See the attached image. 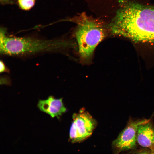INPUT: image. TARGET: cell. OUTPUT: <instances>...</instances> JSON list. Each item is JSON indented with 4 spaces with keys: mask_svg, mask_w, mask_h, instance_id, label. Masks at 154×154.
Here are the masks:
<instances>
[{
    "mask_svg": "<svg viewBox=\"0 0 154 154\" xmlns=\"http://www.w3.org/2000/svg\"><path fill=\"white\" fill-rule=\"evenodd\" d=\"M119 3L110 24L112 33L134 41L154 43V7L129 0H120Z\"/></svg>",
    "mask_w": 154,
    "mask_h": 154,
    "instance_id": "6da1fadb",
    "label": "cell"
},
{
    "mask_svg": "<svg viewBox=\"0 0 154 154\" xmlns=\"http://www.w3.org/2000/svg\"><path fill=\"white\" fill-rule=\"evenodd\" d=\"M68 42L60 40H41L32 38L10 37L1 30V54L19 56L55 51L67 46Z\"/></svg>",
    "mask_w": 154,
    "mask_h": 154,
    "instance_id": "7a4b0ae2",
    "label": "cell"
},
{
    "mask_svg": "<svg viewBox=\"0 0 154 154\" xmlns=\"http://www.w3.org/2000/svg\"><path fill=\"white\" fill-rule=\"evenodd\" d=\"M106 35L105 29L100 22L86 17H82L75 31L81 58L83 60L89 59Z\"/></svg>",
    "mask_w": 154,
    "mask_h": 154,
    "instance_id": "3957f363",
    "label": "cell"
},
{
    "mask_svg": "<svg viewBox=\"0 0 154 154\" xmlns=\"http://www.w3.org/2000/svg\"><path fill=\"white\" fill-rule=\"evenodd\" d=\"M97 125L96 120L84 109H82L73 116L69 131V140L71 143L79 142L89 137Z\"/></svg>",
    "mask_w": 154,
    "mask_h": 154,
    "instance_id": "277c9868",
    "label": "cell"
},
{
    "mask_svg": "<svg viewBox=\"0 0 154 154\" xmlns=\"http://www.w3.org/2000/svg\"><path fill=\"white\" fill-rule=\"evenodd\" d=\"M150 120H129L126 127L112 143L114 152L118 153L134 148L136 145L138 127L139 126Z\"/></svg>",
    "mask_w": 154,
    "mask_h": 154,
    "instance_id": "5b68a950",
    "label": "cell"
},
{
    "mask_svg": "<svg viewBox=\"0 0 154 154\" xmlns=\"http://www.w3.org/2000/svg\"><path fill=\"white\" fill-rule=\"evenodd\" d=\"M37 107L41 111L48 114L52 118H59L66 111L62 98L56 99L52 96L46 100H39Z\"/></svg>",
    "mask_w": 154,
    "mask_h": 154,
    "instance_id": "8992f818",
    "label": "cell"
},
{
    "mask_svg": "<svg viewBox=\"0 0 154 154\" xmlns=\"http://www.w3.org/2000/svg\"><path fill=\"white\" fill-rule=\"evenodd\" d=\"M137 139L141 146L154 152V127L150 120L139 126Z\"/></svg>",
    "mask_w": 154,
    "mask_h": 154,
    "instance_id": "52a82bcc",
    "label": "cell"
},
{
    "mask_svg": "<svg viewBox=\"0 0 154 154\" xmlns=\"http://www.w3.org/2000/svg\"><path fill=\"white\" fill-rule=\"evenodd\" d=\"M35 0H18L19 6L22 9L27 10L34 5Z\"/></svg>",
    "mask_w": 154,
    "mask_h": 154,
    "instance_id": "ba28073f",
    "label": "cell"
},
{
    "mask_svg": "<svg viewBox=\"0 0 154 154\" xmlns=\"http://www.w3.org/2000/svg\"><path fill=\"white\" fill-rule=\"evenodd\" d=\"M0 73L8 72V70L7 69L4 62L1 60L0 61Z\"/></svg>",
    "mask_w": 154,
    "mask_h": 154,
    "instance_id": "9c48e42d",
    "label": "cell"
}]
</instances>
